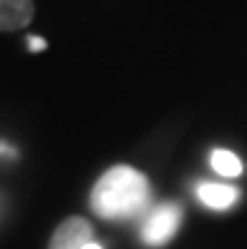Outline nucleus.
<instances>
[{"label":"nucleus","mask_w":247,"mask_h":249,"mask_svg":"<svg viewBox=\"0 0 247 249\" xmlns=\"http://www.w3.org/2000/svg\"><path fill=\"white\" fill-rule=\"evenodd\" d=\"M28 48L31 51H46V40L40 36H33V38H28Z\"/></svg>","instance_id":"7"},{"label":"nucleus","mask_w":247,"mask_h":249,"mask_svg":"<svg viewBox=\"0 0 247 249\" xmlns=\"http://www.w3.org/2000/svg\"><path fill=\"white\" fill-rule=\"evenodd\" d=\"M179 224H182V207L179 204H174V201L159 204L141 227V239L149 247H162L179 231Z\"/></svg>","instance_id":"2"},{"label":"nucleus","mask_w":247,"mask_h":249,"mask_svg":"<svg viewBox=\"0 0 247 249\" xmlns=\"http://www.w3.org/2000/svg\"><path fill=\"white\" fill-rule=\"evenodd\" d=\"M197 196L209 209H229L232 204L237 201L240 194H237V189L229 186V184H209V181H205V184L197 186Z\"/></svg>","instance_id":"5"},{"label":"nucleus","mask_w":247,"mask_h":249,"mask_svg":"<svg viewBox=\"0 0 247 249\" xmlns=\"http://www.w3.org/2000/svg\"><path fill=\"white\" fill-rule=\"evenodd\" d=\"M212 169L220 177L232 179V177H240L242 174V161L237 154H232L227 149H217V151H212Z\"/></svg>","instance_id":"6"},{"label":"nucleus","mask_w":247,"mask_h":249,"mask_svg":"<svg viewBox=\"0 0 247 249\" xmlns=\"http://www.w3.org/2000/svg\"><path fill=\"white\" fill-rule=\"evenodd\" d=\"M83 249H104V247H101V244H96V242H91V244H86Z\"/></svg>","instance_id":"9"},{"label":"nucleus","mask_w":247,"mask_h":249,"mask_svg":"<svg viewBox=\"0 0 247 249\" xmlns=\"http://www.w3.org/2000/svg\"><path fill=\"white\" fill-rule=\"evenodd\" d=\"M0 154H3V156H16V149H13L10 143H3V141H0Z\"/></svg>","instance_id":"8"},{"label":"nucleus","mask_w":247,"mask_h":249,"mask_svg":"<svg viewBox=\"0 0 247 249\" xmlns=\"http://www.w3.org/2000/svg\"><path fill=\"white\" fill-rule=\"evenodd\" d=\"M94 242V224L86 216H68L51 234L48 249H83Z\"/></svg>","instance_id":"3"},{"label":"nucleus","mask_w":247,"mask_h":249,"mask_svg":"<svg viewBox=\"0 0 247 249\" xmlns=\"http://www.w3.org/2000/svg\"><path fill=\"white\" fill-rule=\"evenodd\" d=\"M36 16L33 0H0V33L23 31Z\"/></svg>","instance_id":"4"},{"label":"nucleus","mask_w":247,"mask_h":249,"mask_svg":"<svg viewBox=\"0 0 247 249\" xmlns=\"http://www.w3.org/2000/svg\"><path fill=\"white\" fill-rule=\"evenodd\" d=\"M152 204V184L147 174L134 166H111L101 174V179L91 189V209L96 216L109 222H126L141 212H147Z\"/></svg>","instance_id":"1"}]
</instances>
